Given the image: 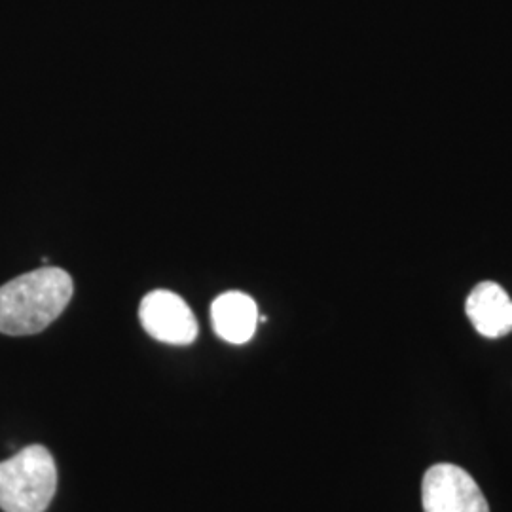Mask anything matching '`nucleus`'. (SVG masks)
<instances>
[{
    "label": "nucleus",
    "instance_id": "f257e3e1",
    "mask_svg": "<svg viewBox=\"0 0 512 512\" xmlns=\"http://www.w3.org/2000/svg\"><path fill=\"white\" fill-rule=\"evenodd\" d=\"M73 277L61 268H38L0 287V332L31 336L48 329L73 298Z\"/></svg>",
    "mask_w": 512,
    "mask_h": 512
},
{
    "label": "nucleus",
    "instance_id": "f03ea898",
    "mask_svg": "<svg viewBox=\"0 0 512 512\" xmlns=\"http://www.w3.org/2000/svg\"><path fill=\"white\" fill-rule=\"evenodd\" d=\"M57 490V467L48 448L33 444L0 461V509L44 512Z\"/></svg>",
    "mask_w": 512,
    "mask_h": 512
},
{
    "label": "nucleus",
    "instance_id": "7ed1b4c3",
    "mask_svg": "<svg viewBox=\"0 0 512 512\" xmlns=\"http://www.w3.org/2000/svg\"><path fill=\"white\" fill-rule=\"evenodd\" d=\"M421 501L425 512H490L475 478L452 463H437L427 469L421 482Z\"/></svg>",
    "mask_w": 512,
    "mask_h": 512
},
{
    "label": "nucleus",
    "instance_id": "20e7f679",
    "mask_svg": "<svg viewBox=\"0 0 512 512\" xmlns=\"http://www.w3.org/2000/svg\"><path fill=\"white\" fill-rule=\"evenodd\" d=\"M139 319L143 329L164 344L188 346L198 338L200 327L194 311L179 294L171 291L158 289L148 293L141 302Z\"/></svg>",
    "mask_w": 512,
    "mask_h": 512
},
{
    "label": "nucleus",
    "instance_id": "39448f33",
    "mask_svg": "<svg viewBox=\"0 0 512 512\" xmlns=\"http://www.w3.org/2000/svg\"><path fill=\"white\" fill-rule=\"evenodd\" d=\"M467 317L478 334L503 338L512 332V300L494 281L478 283L465 302Z\"/></svg>",
    "mask_w": 512,
    "mask_h": 512
},
{
    "label": "nucleus",
    "instance_id": "423d86ee",
    "mask_svg": "<svg viewBox=\"0 0 512 512\" xmlns=\"http://www.w3.org/2000/svg\"><path fill=\"white\" fill-rule=\"evenodd\" d=\"M213 329L228 344H247L255 336L258 308L249 294L230 291L220 294L211 306Z\"/></svg>",
    "mask_w": 512,
    "mask_h": 512
}]
</instances>
